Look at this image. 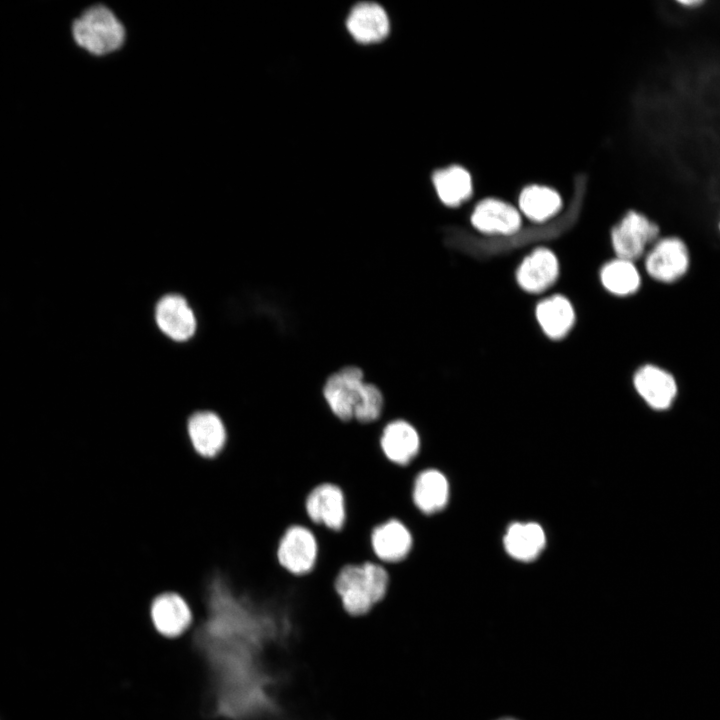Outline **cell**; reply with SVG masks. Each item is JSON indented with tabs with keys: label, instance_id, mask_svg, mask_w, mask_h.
I'll use <instances>...</instances> for the list:
<instances>
[{
	"label": "cell",
	"instance_id": "6da1fadb",
	"mask_svg": "<svg viewBox=\"0 0 720 720\" xmlns=\"http://www.w3.org/2000/svg\"><path fill=\"white\" fill-rule=\"evenodd\" d=\"M75 44L86 53L103 57L118 52L127 40L120 16L108 5L95 3L85 8L71 24Z\"/></svg>",
	"mask_w": 720,
	"mask_h": 720
},
{
	"label": "cell",
	"instance_id": "7a4b0ae2",
	"mask_svg": "<svg viewBox=\"0 0 720 720\" xmlns=\"http://www.w3.org/2000/svg\"><path fill=\"white\" fill-rule=\"evenodd\" d=\"M388 583L389 575L381 565L365 562L344 566L335 587L345 610L351 615H362L384 597Z\"/></svg>",
	"mask_w": 720,
	"mask_h": 720
},
{
	"label": "cell",
	"instance_id": "3957f363",
	"mask_svg": "<svg viewBox=\"0 0 720 720\" xmlns=\"http://www.w3.org/2000/svg\"><path fill=\"white\" fill-rule=\"evenodd\" d=\"M658 233L654 222L639 212L630 211L613 228L612 245L618 258L633 261L644 253Z\"/></svg>",
	"mask_w": 720,
	"mask_h": 720
},
{
	"label": "cell",
	"instance_id": "277c9868",
	"mask_svg": "<svg viewBox=\"0 0 720 720\" xmlns=\"http://www.w3.org/2000/svg\"><path fill=\"white\" fill-rule=\"evenodd\" d=\"M363 373L356 366H347L326 381L323 394L331 411L341 420L354 417L364 387Z\"/></svg>",
	"mask_w": 720,
	"mask_h": 720
},
{
	"label": "cell",
	"instance_id": "5b68a950",
	"mask_svg": "<svg viewBox=\"0 0 720 720\" xmlns=\"http://www.w3.org/2000/svg\"><path fill=\"white\" fill-rule=\"evenodd\" d=\"M690 255L687 245L677 237L658 241L649 251L645 260L648 274L655 280L671 283L679 280L688 271Z\"/></svg>",
	"mask_w": 720,
	"mask_h": 720
},
{
	"label": "cell",
	"instance_id": "8992f818",
	"mask_svg": "<svg viewBox=\"0 0 720 720\" xmlns=\"http://www.w3.org/2000/svg\"><path fill=\"white\" fill-rule=\"evenodd\" d=\"M317 558V542L312 532L294 525L282 534L276 548V559L280 566L292 574L309 572Z\"/></svg>",
	"mask_w": 720,
	"mask_h": 720
},
{
	"label": "cell",
	"instance_id": "52a82bcc",
	"mask_svg": "<svg viewBox=\"0 0 720 720\" xmlns=\"http://www.w3.org/2000/svg\"><path fill=\"white\" fill-rule=\"evenodd\" d=\"M149 616L155 629L165 637L175 638L185 632L193 620V610L176 592H163L153 598Z\"/></svg>",
	"mask_w": 720,
	"mask_h": 720
},
{
	"label": "cell",
	"instance_id": "ba28073f",
	"mask_svg": "<svg viewBox=\"0 0 720 720\" xmlns=\"http://www.w3.org/2000/svg\"><path fill=\"white\" fill-rule=\"evenodd\" d=\"M187 434L195 452L214 458L224 448L227 432L221 417L209 410L196 411L187 420Z\"/></svg>",
	"mask_w": 720,
	"mask_h": 720
},
{
	"label": "cell",
	"instance_id": "9c48e42d",
	"mask_svg": "<svg viewBox=\"0 0 720 720\" xmlns=\"http://www.w3.org/2000/svg\"><path fill=\"white\" fill-rule=\"evenodd\" d=\"M634 386L641 398L655 410L670 408L677 396L672 374L655 365H645L634 375Z\"/></svg>",
	"mask_w": 720,
	"mask_h": 720
},
{
	"label": "cell",
	"instance_id": "30bf717a",
	"mask_svg": "<svg viewBox=\"0 0 720 720\" xmlns=\"http://www.w3.org/2000/svg\"><path fill=\"white\" fill-rule=\"evenodd\" d=\"M306 512L316 523H323L330 529L343 527L346 517L344 494L340 487L324 483L316 486L305 502Z\"/></svg>",
	"mask_w": 720,
	"mask_h": 720
},
{
	"label": "cell",
	"instance_id": "8fae6325",
	"mask_svg": "<svg viewBox=\"0 0 720 720\" xmlns=\"http://www.w3.org/2000/svg\"><path fill=\"white\" fill-rule=\"evenodd\" d=\"M158 327L175 341H185L195 332L196 319L186 300L179 295H166L155 309Z\"/></svg>",
	"mask_w": 720,
	"mask_h": 720
},
{
	"label": "cell",
	"instance_id": "7c38bea8",
	"mask_svg": "<svg viewBox=\"0 0 720 720\" xmlns=\"http://www.w3.org/2000/svg\"><path fill=\"white\" fill-rule=\"evenodd\" d=\"M471 222L476 229L484 233L512 234L520 228L521 216L510 204L487 198L476 205Z\"/></svg>",
	"mask_w": 720,
	"mask_h": 720
},
{
	"label": "cell",
	"instance_id": "4fadbf2b",
	"mask_svg": "<svg viewBox=\"0 0 720 720\" xmlns=\"http://www.w3.org/2000/svg\"><path fill=\"white\" fill-rule=\"evenodd\" d=\"M559 265L556 256L546 248L529 254L517 270V281L526 291L539 293L550 287L557 279Z\"/></svg>",
	"mask_w": 720,
	"mask_h": 720
},
{
	"label": "cell",
	"instance_id": "5bb4252c",
	"mask_svg": "<svg viewBox=\"0 0 720 720\" xmlns=\"http://www.w3.org/2000/svg\"><path fill=\"white\" fill-rule=\"evenodd\" d=\"M385 456L396 464H408L418 453L420 438L417 430L404 420L386 425L380 439Z\"/></svg>",
	"mask_w": 720,
	"mask_h": 720
},
{
	"label": "cell",
	"instance_id": "9a60e30c",
	"mask_svg": "<svg viewBox=\"0 0 720 720\" xmlns=\"http://www.w3.org/2000/svg\"><path fill=\"white\" fill-rule=\"evenodd\" d=\"M350 34L359 42L371 43L383 39L389 31V21L384 9L376 3L357 4L347 18Z\"/></svg>",
	"mask_w": 720,
	"mask_h": 720
},
{
	"label": "cell",
	"instance_id": "2e32d148",
	"mask_svg": "<svg viewBox=\"0 0 720 720\" xmlns=\"http://www.w3.org/2000/svg\"><path fill=\"white\" fill-rule=\"evenodd\" d=\"M371 545L379 559L388 562L400 561L411 549L412 536L403 523L391 519L374 528Z\"/></svg>",
	"mask_w": 720,
	"mask_h": 720
},
{
	"label": "cell",
	"instance_id": "e0dca14e",
	"mask_svg": "<svg viewBox=\"0 0 720 720\" xmlns=\"http://www.w3.org/2000/svg\"><path fill=\"white\" fill-rule=\"evenodd\" d=\"M412 497L417 508L426 514L443 509L449 498V483L445 475L436 469L420 472L413 486Z\"/></svg>",
	"mask_w": 720,
	"mask_h": 720
},
{
	"label": "cell",
	"instance_id": "ac0fdd59",
	"mask_svg": "<svg viewBox=\"0 0 720 720\" xmlns=\"http://www.w3.org/2000/svg\"><path fill=\"white\" fill-rule=\"evenodd\" d=\"M544 530L537 523H514L505 536L506 551L515 559L530 561L536 558L545 546Z\"/></svg>",
	"mask_w": 720,
	"mask_h": 720
},
{
	"label": "cell",
	"instance_id": "d6986e66",
	"mask_svg": "<svg viewBox=\"0 0 720 720\" xmlns=\"http://www.w3.org/2000/svg\"><path fill=\"white\" fill-rule=\"evenodd\" d=\"M536 317L545 334L553 339L564 337L575 320L571 303L561 295L541 301L536 308Z\"/></svg>",
	"mask_w": 720,
	"mask_h": 720
},
{
	"label": "cell",
	"instance_id": "ffe728a7",
	"mask_svg": "<svg viewBox=\"0 0 720 720\" xmlns=\"http://www.w3.org/2000/svg\"><path fill=\"white\" fill-rule=\"evenodd\" d=\"M433 183L438 197L447 206H458L472 194L471 176L460 166L436 171L433 174Z\"/></svg>",
	"mask_w": 720,
	"mask_h": 720
},
{
	"label": "cell",
	"instance_id": "44dd1931",
	"mask_svg": "<svg viewBox=\"0 0 720 720\" xmlns=\"http://www.w3.org/2000/svg\"><path fill=\"white\" fill-rule=\"evenodd\" d=\"M561 204L560 195L546 186H527L519 196V207L522 213L538 222L555 215L561 208Z\"/></svg>",
	"mask_w": 720,
	"mask_h": 720
},
{
	"label": "cell",
	"instance_id": "7402d4cb",
	"mask_svg": "<svg viewBox=\"0 0 720 720\" xmlns=\"http://www.w3.org/2000/svg\"><path fill=\"white\" fill-rule=\"evenodd\" d=\"M603 286L611 293L626 296L640 286V275L632 261L617 258L608 262L601 270Z\"/></svg>",
	"mask_w": 720,
	"mask_h": 720
},
{
	"label": "cell",
	"instance_id": "603a6c76",
	"mask_svg": "<svg viewBox=\"0 0 720 720\" xmlns=\"http://www.w3.org/2000/svg\"><path fill=\"white\" fill-rule=\"evenodd\" d=\"M383 408V395L380 389L371 383L364 384L360 402L354 411V418L360 422L376 420Z\"/></svg>",
	"mask_w": 720,
	"mask_h": 720
},
{
	"label": "cell",
	"instance_id": "cb8c5ba5",
	"mask_svg": "<svg viewBox=\"0 0 720 720\" xmlns=\"http://www.w3.org/2000/svg\"><path fill=\"white\" fill-rule=\"evenodd\" d=\"M679 3H681L682 5H685V6H692V5H699L702 2L701 1H681Z\"/></svg>",
	"mask_w": 720,
	"mask_h": 720
},
{
	"label": "cell",
	"instance_id": "d4e9b609",
	"mask_svg": "<svg viewBox=\"0 0 720 720\" xmlns=\"http://www.w3.org/2000/svg\"><path fill=\"white\" fill-rule=\"evenodd\" d=\"M496 720H518V719L513 718V717H502V718H499V719H496Z\"/></svg>",
	"mask_w": 720,
	"mask_h": 720
},
{
	"label": "cell",
	"instance_id": "484cf974",
	"mask_svg": "<svg viewBox=\"0 0 720 720\" xmlns=\"http://www.w3.org/2000/svg\"><path fill=\"white\" fill-rule=\"evenodd\" d=\"M719 228H720V222H719Z\"/></svg>",
	"mask_w": 720,
	"mask_h": 720
}]
</instances>
